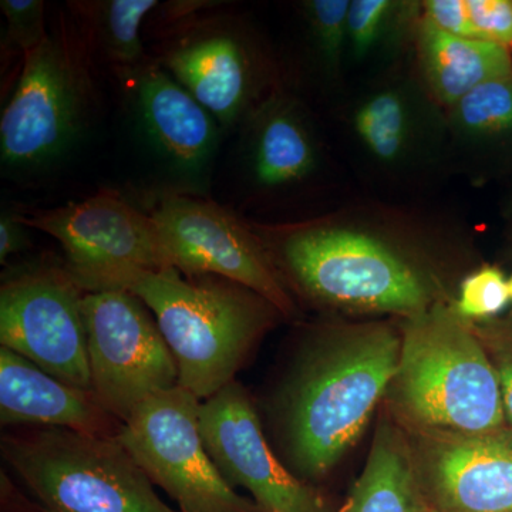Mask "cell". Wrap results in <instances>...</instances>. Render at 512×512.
Returning a JSON list of instances; mask_svg holds the SVG:
<instances>
[{
    "mask_svg": "<svg viewBox=\"0 0 512 512\" xmlns=\"http://www.w3.org/2000/svg\"><path fill=\"white\" fill-rule=\"evenodd\" d=\"M26 227L57 239L67 256L66 271L83 292L126 269L174 268L160 231L116 192L101 191L55 210L19 215Z\"/></svg>",
    "mask_w": 512,
    "mask_h": 512,
    "instance_id": "9c48e42d",
    "label": "cell"
},
{
    "mask_svg": "<svg viewBox=\"0 0 512 512\" xmlns=\"http://www.w3.org/2000/svg\"><path fill=\"white\" fill-rule=\"evenodd\" d=\"M156 0H109L93 5V23L104 53L113 63L131 66L143 57L140 28Z\"/></svg>",
    "mask_w": 512,
    "mask_h": 512,
    "instance_id": "7402d4cb",
    "label": "cell"
},
{
    "mask_svg": "<svg viewBox=\"0 0 512 512\" xmlns=\"http://www.w3.org/2000/svg\"><path fill=\"white\" fill-rule=\"evenodd\" d=\"M127 291L156 316L175 357L180 386L201 400L234 382L256 340L282 315L258 293L217 275L126 269L92 292Z\"/></svg>",
    "mask_w": 512,
    "mask_h": 512,
    "instance_id": "7a4b0ae2",
    "label": "cell"
},
{
    "mask_svg": "<svg viewBox=\"0 0 512 512\" xmlns=\"http://www.w3.org/2000/svg\"><path fill=\"white\" fill-rule=\"evenodd\" d=\"M421 19L448 35L474 40L466 0H427L421 3Z\"/></svg>",
    "mask_w": 512,
    "mask_h": 512,
    "instance_id": "f1b7e54d",
    "label": "cell"
},
{
    "mask_svg": "<svg viewBox=\"0 0 512 512\" xmlns=\"http://www.w3.org/2000/svg\"><path fill=\"white\" fill-rule=\"evenodd\" d=\"M0 423L3 427H60L117 437L123 423L93 392L70 386L26 357L0 348Z\"/></svg>",
    "mask_w": 512,
    "mask_h": 512,
    "instance_id": "5bb4252c",
    "label": "cell"
},
{
    "mask_svg": "<svg viewBox=\"0 0 512 512\" xmlns=\"http://www.w3.org/2000/svg\"><path fill=\"white\" fill-rule=\"evenodd\" d=\"M82 311L94 396L121 423L150 397L178 386L173 352L136 295L84 292Z\"/></svg>",
    "mask_w": 512,
    "mask_h": 512,
    "instance_id": "ba28073f",
    "label": "cell"
},
{
    "mask_svg": "<svg viewBox=\"0 0 512 512\" xmlns=\"http://www.w3.org/2000/svg\"><path fill=\"white\" fill-rule=\"evenodd\" d=\"M511 301L508 279L495 266H483L464 279L453 311L463 320L493 318Z\"/></svg>",
    "mask_w": 512,
    "mask_h": 512,
    "instance_id": "d4e9b609",
    "label": "cell"
},
{
    "mask_svg": "<svg viewBox=\"0 0 512 512\" xmlns=\"http://www.w3.org/2000/svg\"><path fill=\"white\" fill-rule=\"evenodd\" d=\"M350 0H309L303 3L306 22L326 72L339 74L348 53Z\"/></svg>",
    "mask_w": 512,
    "mask_h": 512,
    "instance_id": "cb8c5ba5",
    "label": "cell"
},
{
    "mask_svg": "<svg viewBox=\"0 0 512 512\" xmlns=\"http://www.w3.org/2000/svg\"><path fill=\"white\" fill-rule=\"evenodd\" d=\"M200 407L201 400L178 384L140 404L117 439L181 512H264L212 463L201 437Z\"/></svg>",
    "mask_w": 512,
    "mask_h": 512,
    "instance_id": "8992f818",
    "label": "cell"
},
{
    "mask_svg": "<svg viewBox=\"0 0 512 512\" xmlns=\"http://www.w3.org/2000/svg\"><path fill=\"white\" fill-rule=\"evenodd\" d=\"M339 512H429L409 440L389 421L377 427L365 470Z\"/></svg>",
    "mask_w": 512,
    "mask_h": 512,
    "instance_id": "d6986e66",
    "label": "cell"
},
{
    "mask_svg": "<svg viewBox=\"0 0 512 512\" xmlns=\"http://www.w3.org/2000/svg\"><path fill=\"white\" fill-rule=\"evenodd\" d=\"M474 40L512 50V0H466Z\"/></svg>",
    "mask_w": 512,
    "mask_h": 512,
    "instance_id": "4316f807",
    "label": "cell"
},
{
    "mask_svg": "<svg viewBox=\"0 0 512 512\" xmlns=\"http://www.w3.org/2000/svg\"><path fill=\"white\" fill-rule=\"evenodd\" d=\"M0 451L40 512H177L117 437L23 426L3 434Z\"/></svg>",
    "mask_w": 512,
    "mask_h": 512,
    "instance_id": "277c9868",
    "label": "cell"
},
{
    "mask_svg": "<svg viewBox=\"0 0 512 512\" xmlns=\"http://www.w3.org/2000/svg\"><path fill=\"white\" fill-rule=\"evenodd\" d=\"M249 164L256 184L285 188L302 183L318 165V148L301 110L275 96L252 117Z\"/></svg>",
    "mask_w": 512,
    "mask_h": 512,
    "instance_id": "ac0fdd59",
    "label": "cell"
},
{
    "mask_svg": "<svg viewBox=\"0 0 512 512\" xmlns=\"http://www.w3.org/2000/svg\"><path fill=\"white\" fill-rule=\"evenodd\" d=\"M407 3L394 0H350L348 55L362 62L379 49L403 18Z\"/></svg>",
    "mask_w": 512,
    "mask_h": 512,
    "instance_id": "603a6c76",
    "label": "cell"
},
{
    "mask_svg": "<svg viewBox=\"0 0 512 512\" xmlns=\"http://www.w3.org/2000/svg\"><path fill=\"white\" fill-rule=\"evenodd\" d=\"M168 73L222 126L237 123L256 96V64L245 43L234 33L200 30L170 47Z\"/></svg>",
    "mask_w": 512,
    "mask_h": 512,
    "instance_id": "9a60e30c",
    "label": "cell"
},
{
    "mask_svg": "<svg viewBox=\"0 0 512 512\" xmlns=\"http://www.w3.org/2000/svg\"><path fill=\"white\" fill-rule=\"evenodd\" d=\"M83 296L66 269L35 268L6 279L0 343L56 379L93 392Z\"/></svg>",
    "mask_w": 512,
    "mask_h": 512,
    "instance_id": "30bf717a",
    "label": "cell"
},
{
    "mask_svg": "<svg viewBox=\"0 0 512 512\" xmlns=\"http://www.w3.org/2000/svg\"><path fill=\"white\" fill-rule=\"evenodd\" d=\"M420 69L431 96L451 106L481 84L512 76V57L504 47L448 35L420 19Z\"/></svg>",
    "mask_w": 512,
    "mask_h": 512,
    "instance_id": "e0dca14e",
    "label": "cell"
},
{
    "mask_svg": "<svg viewBox=\"0 0 512 512\" xmlns=\"http://www.w3.org/2000/svg\"><path fill=\"white\" fill-rule=\"evenodd\" d=\"M26 225L19 215L3 211L0 218V262L5 264L10 255L23 251L29 245Z\"/></svg>",
    "mask_w": 512,
    "mask_h": 512,
    "instance_id": "f546056e",
    "label": "cell"
},
{
    "mask_svg": "<svg viewBox=\"0 0 512 512\" xmlns=\"http://www.w3.org/2000/svg\"><path fill=\"white\" fill-rule=\"evenodd\" d=\"M275 252L278 269L323 305L406 318L431 306L429 282L419 269L369 232L305 225L288 232Z\"/></svg>",
    "mask_w": 512,
    "mask_h": 512,
    "instance_id": "5b68a950",
    "label": "cell"
},
{
    "mask_svg": "<svg viewBox=\"0 0 512 512\" xmlns=\"http://www.w3.org/2000/svg\"><path fill=\"white\" fill-rule=\"evenodd\" d=\"M353 134L375 163L397 167L417 146L420 113L406 86L377 87L359 101L352 114Z\"/></svg>",
    "mask_w": 512,
    "mask_h": 512,
    "instance_id": "ffe728a7",
    "label": "cell"
},
{
    "mask_svg": "<svg viewBox=\"0 0 512 512\" xmlns=\"http://www.w3.org/2000/svg\"><path fill=\"white\" fill-rule=\"evenodd\" d=\"M150 215L181 274L222 276L258 293L282 315H293L295 303L271 252L220 205L173 195Z\"/></svg>",
    "mask_w": 512,
    "mask_h": 512,
    "instance_id": "8fae6325",
    "label": "cell"
},
{
    "mask_svg": "<svg viewBox=\"0 0 512 512\" xmlns=\"http://www.w3.org/2000/svg\"><path fill=\"white\" fill-rule=\"evenodd\" d=\"M200 431L222 478L248 490L262 511L330 512L318 491L276 458L247 390L235 380L202 400Z\"/></svg>",
    "mask_w": 512,
    "mask_h": 512,
    "instance_id": "7c38bea8",
    "label": "cell"
},
{
    "mask_svg": "<svg viewBox=\"0 0 512 512\" xmlns=\"http://www.w3.org/2000/svg\"><path fill=\"white\" fill-rule=\"evenodd\" d=\"M86 64L63 33L26 53L22 74L0 119L5 167L35 170L72 146L89 106Z\"/></svg>",
    "mask_w": 512,
    "mask_h": 512,
    "instance_id": "52a82bcc",
    "label": "cell"
},
{
    "mask_svg": "<svg viewBox=\"0 0 512 512\" xmlns=\"http://www.w3.org/2000/svg\"><path fill=\"white\" fill-rule=\"evenodd\" d=\"M389 394L412 430L474 434L507 427L493 360L470 322L439 303L404 323Z\"/></svg>",
    "mask_w": 512,
    "mask_h": 512,
    "instance_id": "3957f363",
    "label": "cell"
},
{
    "mask_svg": "<svg viewBox=\"0 0 512 512\" xmlns=\"http://www.w3.org/2000/svg\"><path fill=\"white\" fill-rule=\"evenodd\" d=\"M6 18V45L29 53L47 39L45 3L39 0H2Z\"/></svg>",
    "mask_w": 512,
    "mask_h": 512,
    "instance_id": "484cf974",
    "label": "cell"
},
{
    "mask_svg": "<svg viewBox=\"0 0 512 512\" xmlns=\"http://www.w3.org/2000/svg\"><path fill=\"white\" fill-rule=\"evenodd\" d=\"M508 289H510V296L512 301V276L510 279H508Z\"/></svg>",
    "mask_w": 512,
    "mask_h": 512,
    "instance_id": "4dcf8cb0",
    "label": "cell"
},
{
    "mask_svg": "<svg viewBox=\"0 0 512 512\" xmlns=\"http://www.w3.org/2000/svg\"><path fill=\"white\" fill-rule=\"evenodd\" d=\"M473 329L497 369L503 393L505 419L512 429V323H495L480 329L473 326Z\"/></svg>",
    "mask_w": 512,
    "mask_h": 512,
    "instance_id": "83f0119b",
    "label": "cell"
},
{
    "mask_svg": "<svg viewBox=\"0 0 512 512\" xmlns=\"http://www.w3.org/2000/svg\"><path fill=\"white\" fill-rule=\"evenodd\" d=\"M451 130L471 143L512 133V76L481 84L451 106Z\"/></svg>",
    "mask_w": 512,
    "mask_h": 512,
    "instance_id": "44dd1931",
    "label": "cell"
},
{
    "mask_svg": "<svg viewBox=\"0 0 512 512\" xmlns=\"http://www.w3.org/2000/svg\"><path fill=\"white\" fill-rule=\"evenodd\" d=\"M413 431L417 483L429 512H512V429Z\"/></svg>",
    "mask_w": 512,
    "mask_h": 512,
    "instance_id": "4fadbf2b",
    "label": "cell"
},
{
    "mask_svg": "<svg viewBox=\"0 0 512 512\" xmlns=\"http://www.w3.org/2000/svg\"><path fill=\"white\" fill-rule=\"evenodd\" d=\"M137 103L147 136L178 170L200 174L218 143V121L170 73L144 70Z\"/></svg>",
    "mask_w": 512,
    "mask_h": 512,
    "instance_id": "2e32d148",
    "label": "cell"
},
{
    "mask_svg": "<svg viewBox=\"0 0 512 512\" xmlns=\"http://www.w3.org/2000/svg\"><path fill=\"white\" fill-rule=\"evenodd\" d=\"M386 325L326 330L299 356L276 403L285 456L303 480L325 477L359 440L399 366Z\"/></svg>",
    "mask_w": 512,
    "mask_h": 512,
    "instance_id": "6da1fadb",
    "label": "cell"
}]
</instances>
